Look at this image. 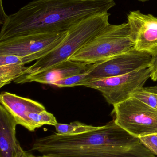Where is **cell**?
<instances>
[{
  "mask_svg": "<svg viewBox=\"0 0 157 157\" xmlns=\"http://www.w3.org/2000/svg\"><path fill=\"white\" fill-rule=\"evenodd\" d=\"M151 71L150 78L154 81H157V55L152 57V59L149 67Z\"/></svg>",
  "mask_w": 157,
  "mask_h": 157,
  "instance_id": "d6986e66",
  "label": "cell"
},
{
  "mask_svg": "<svg viewBox=\"0 0 157 157\" xmlns=\"http://www.w3.org/2000/svg\"><path fill=\"white\" fill-rule=\"evenodd\" d=\"M114 0H34L1 24L0 41L31 33L63 32L91 16L108 13Z\"/></svg>",
  "mask_w": 157,
  "mask_h": 157,
  "instance_id": "6da1fadb",
  "label": "cell"
},
{
  "mask_svg": "<svg viewBox=\"0 0 157 157\" xmlns=\"http://www.w3.org/2000/svg\"><path fill=\"white\" fill-rule=\"evenodd\" d=\"M127 20L135 49L152 57L156 56L157 17L135 10L130 11L127 15Z\"/></svg>",
  "mask_w": 157,
  "mask_h": 157,
  "instance_id": "9c48e42d",
  "label": "cell"
},
{
  "mask_svg": "<svg viewBox=\"0 0 157 157\" xmlns=\"http://www.w3.org/2000/svg\"><path fill=\"white\" fill-rule=\"evenodd\" d=\"M27 157H50L49 156H47L45 155H42V156H39V157H35L34 156L31 155H29V154H28V155Z\"/></svg>",
  "mask_w": 157,
  "mask_h": 157,
  "instance_id": "ffe728a7",
  "label": "cell"
},
{
  "mask_svg": "<svg viewBox=\"0 0 157 157\" xmlns=\"http://www.w3.org/2000/svg\"><path fill=\"white\" fill-rule=\"evenodd\" d=\"M77 75L71 77L53 82L51 85L58 87H72L76 86H84L87 83L86 76L88 72Z\"/></svg>",
  "mask_w": 157,
  "mask_h": 157,
  "instance_id": "e0dca14e",
  "label": "cell"
},
{
  "mask_svg": "<svg viewBox=\"0 0 157 157\" xmlns=\"http://www.w3.org/2000/svg\"><path fill=\"white\" fill-rule=\"evenodd\" d=\"M93 64L66 60L37 74L20 77L14 81L16 84L36 82L51 85L53 82L89 71Z\"/></svg>",
  "mask_w": 157,
  "mask_h": 157,
  "instance_id": "30bf717a",
  "label": "cell"
},
{
  "mask_svg": "<svg viewBox=\"0 0 157 157\" xmlns=\"http://www.w3.org/2000/svg\"><path fill=\"white\" fill-rule=\"evenodd\" d=\"M149 67L127 74L94 80L84 86L99 90L109 104L114 105L131 97L150 78Z\"/></svg>",
  "mask_w": 157,
  "mask_h": 157,
  "instance_id": "8992f818",
  "label": "cell"
},
{
  "mask_svg": "<svg viewBox=\"0 0 157 157\" xmlns=\"http://www.w3.org/2000/svg\"><path fill=\"white\" fill-rule=\"evenodd\" d=\"M152 59V56L149 54L133 49L94 63L87 75V83L98 79L120 76L148 68Z\"/></svg>",
  "mask_w": 157,
  "mask_h": 157,
  "instance_id": "52a82bcc",
  "label": "cell"
},
{
  "mask_svg": "<svg viewBox=\"0 0 157 157\" xmlns=\"http://www.w3.org/2000/svg\"><path fill=\"white\" fill-rule=\"evenodd\" d=\"M16 121L0 105V157H27L16 136Z\"/></svg>",
  "mask_w": 157,
  "mask_h": 157,
  "instance_id": "7c38bea8",
  "label": "cell"
},
{
  "mask_svg": "<svg viewBox=\"0 0 157 157\" xmlns=\"http://www.w3.org/2000/svg\"><path fill=\"white\" fill-rule=\"evenodd\" d=\"M133 49L128 23L110 24L68 59L94 64Z\"/></svg>",
  "mask_w": 157,
  "mask_h": 157,
  "instance_id": "277c9868",
  "label": "cell"
},
{
  "mask_svg": "<svg viewBox=\"0 0 157 157\" xmlns=\"http://www.w3.org/2000/svg\"><path fill=\"white\" fill-rule=\"evenodd\" d=\"M27 67L20 63H13L0 66V88L10 84L22 76Z\"/></svg>",
  "mask_w": 157,
  "mask_h": 157,
  "instance_id": "4fadbf2b",
  "label": "cell"
},
{
  "mask_svg": "<svg viewBox=\"0 0 157 157\" xmlns=\"http://www.w3.org/2000/svg\"><path fill=\"white\" fill-rule=\"evenodd\" d=\"M0 102L14 117L18 124L29 131L30 126L28 114L46 110L45 107L37 101L8 92L1 93Z\"/></svg>",
  "mask_w": 157,
  "mask_h": 157,
  "instance_id": "8fae6325",
  "label": "cell"
},
{
  "mask_svg": "<svg viewBox=\"0 0 157 157\" xmlns=\"http://www.w3.org/2000/svg\"><path fill=\"white\" fill-rule=\"evenodd\" d=\"M137 1H139L140 2H147V1H149V0H137Z\"/></svg>",
  "mask_w": 157,
  "mask_h": 157,
  "instance_id": "44dd1931",
  "label": "cell"
},
{
  "mask_svg": "<svg viewBox=\"0 0 157 157\" xmlns=\"http://www.w3.org/2000/svg\"><path fill=\"white\" fill-rule=\"evenodd\" d=\"M57 134L61 136H73L97 130L100 126H94L76 121L69 124L57 123L54 126Z\"/></svg>",
  "mask_w": 157,
  "mask_h": 157,
  "instance_id": "5bb4252c",
  "label": "cell"
},
{
  "mask_svg": "<svg viewBox=\"0 0 157 157\" xmlns=\"http://www.w3.org/2000/svg\"><path fill=\"white\" fill-rule=\"evenodd\" d=\"M30 126V132L44 125L55 126L58 122L54 115L46 110L38 113H30L27 115Z\"/></svg>",
  "mask_w": 157,
  "mask_h": 157,
  "instance_id": "9a60e30c",
  "label": "cell"
},
{
  "mask_svg": "<svg viewBox=\"0 0 157 157\" xmlns=\"http://www.w3.org/2000/svg\"><path fill=\"white\" fill-rule=\"evenodd\" d=\"M110 15L109 13L94 15L71 28L58 47L34 64L27 67L20 77L37 74L70 59L109 25Z\"/></svg>",
  "mask_w": 157,
  "mask_h": 157,
  "instance_id": "3957f363",
  "label": "cell"
},
{
  "mask_svg": "<svg viewBox=\"0 0 157 157\" xmlns=\"http://www.w3.org/2000/svg\"><path fill=\"white\" fill-rule=\"evenodd\" d=\"M139 142V138L124 130L113 120L97 130L81 134L55 133L37 138L31 151L50 157H99L103 149L132 146Z\"/></svg>",
  "mask_w": 157,
  "mask_h": 157,
  "instance_id": "7a4b0ae2",
  "label": "cell"
},
{
  "mask_svg": "<svg viewBox=\"0 0 157 157\" xmlns=\"http://www.w3.org/2000/svg\"><path fill=\"white\" fill-rule=\"evenodd\" d=\"M141 143L157 157V133L139 138Z\"/></svg>",
  "mask_w": 157,
  "mask_h": 157,
  "instance_id": "ac0fdd59",
  "label": "cell"
},
{
  "mask_svg": "<svg viewBox=\"0 0 157 157\" xmlns=\"http://www.w3.org/2000/svg\"><path fill=\"white\" fill-rule=\"evenodd\" d=\"M113 107L114 121L130 134L140 138L157 133V110L133 97Z\"/></svg>",
  "mask_w": 157,
  "mask_h": 157,
  "instance_id": "5b68a950",
  "label": "cell"
},
{
  "mask_svg": "<svg viewBox=\"0 0 157 157\" xmlns=\"http://www.w3.org/2000/svg\"><path fill=\"white\" fill-rule=\"evenodd\" d=\"M68 31L31 33L6 39L0 41V56L24 57L39 52L65 37Z\"/></svg>",
  "mask_w": 157,
  "mask_h": 157,
  "instance_id": "ba28073f",
  "label": "cell"
},
{
  "mask_svg": "<svg viewBox=\"0 0 157 157\" xmlns=\"http://www.w3.org/2000/svg\"><path fill=\"white\" fill-rule=\"evenodd\" d=\"M143 103L157 110V92L146 88L137 90L132 95Z\"/></svg>",
  "mask_w": 157,
  "mask_h": 157,
  "instance_id": "2e32d148",
  "label": "cell"
}]
</instances>
